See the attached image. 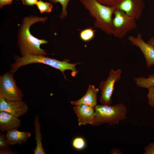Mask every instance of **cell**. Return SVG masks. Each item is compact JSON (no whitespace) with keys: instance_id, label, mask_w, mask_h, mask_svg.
Wrapping results in <instances>:
<instances>
[{"instance_id":"obj_19","label":"cell","mask_w":154,"mask_h":154,"mask_svg":"<svg viewBox=\"0 0 154 154\" xmlns=\"http://www.w3.org/2000/svg\"><path fill=\"white\" fill-rule=\"evenodd\" d=\"M36 5L41 13H50L52 12L53 8V5L51 3L44 2L41 0H39Z\"/></svg>"},{"instance_id":"obj_17","label":"cell","mask_w":154,"mask_h":154,"mask_svg":"<svg viewBox=\"0 0 154 154\" xmlns=\"http://www.w3.org/2000/svg\"><path fill=\"white\" fill-rule=\"evenodd\" d=\"M96 30L92 27L82 30L80 33V37L84 42H88L92 39L95 36Z\"/></svg>"},{"instance_id":"obj_4","label":"cell","mask_w":154,"mask_h":154,"mask_svg":"<svg viewBox=\"0 0 154 154\" xmlns=\"http://www.w3.org/2000/svg\"><path fill=\"white\" fill-rule=\"evenodd\" d=\"M94 110L95 118L93 125L104 123L113 125L118 124L120 121L127 118V107L122 103L113 106L97 105Z\"/></svg>"},{"instance_id":"obj_22","label":"cell","mask_w":154,"mask_h":154,"mask_svg":"<svg viewBox=\"0 0 154 154\" xmlns=\"http://www.w3.org/2000/svg\"><path fill=\"white\" fill-rule=\"evenodd\" d=\"M147 89L148 90L147 95L148 104L154 108V86H152Z\"/></svg>"},{"instance_id":"obj_23","label":"cell","mask_w":154,"mask_h":154,"mask_svg":"<svg viewBox=\"0 0 154 154\" xmlns=\"http://www.w3.org/2000/svg\"><path fill=\"white\" fill-rule=\"evenodd\" d=\"M11 145L5 135L1 133H0V150H2L9 147Z\"/></svg>"},{"instance_id":"obj_26","label":"cell","mask_w":154,"mask_h":154,"mask_svg":"<svg viewBox=\"0 0 154 154\" xmlns=\"http://www.w3.org/2000/svg\"><path fill=\"white\" fill-rule=\"evenodd\" d=\"M0 154H16L17 152L12 151L9 147L0 150Z\"/></svg>"},{"instance_id":"obj_16","label":"cell","mask_w":154,"mask_h":154,"mask_svg":"<svg viewBox=\"0 0 154 154\" xmlns=\"http://www.w3.org/2000/svg\"><path fill=\"white\" fill-rule=\"evenodd\" d=\"M133 80L137 86L147 89L154 86V72L149 75L147 78L139 76L134 78Z\"/></svg>"},{"instance_id":"obj_11","label":"cell","mask_w":154,"mask_h":154,"mask_svg":"<svg viewBox=\"0 0 154 154\" xmlns=\"http://www.w3.org/2000/svg\"><path fill=\"white\" fill-rule=\"evenodd\" d=\"M94 110L86 105L75 106L73 110L78 117V125H93L95 118Z\"/></svg>"},{"instance_id":"obj_2","label":"cell","mask_w":154,"mask_h":154,"mask_svg":"<svg viewBox=\"0 0 154 154\" xmlns=\"http://www.w3.org/2000/svg\"><path fill=\"white\" fill-rule=\"evenodd\" d=\"M95 19L94 26L108 35H113L112 15L116 7L103 5L96 0H80Z\"/></svg>"},{"instance_id":"obj_1","label":"cell","mask_w":154,"mask_h":154,"mask_svg":"<svg viewBox=\"0 0 154 154\" xmlns=\"http://www.w3.org/2000/svg\"><path fill=\"white\" fill-rule=\"evenodd\" d=\"M47 17H39L30 15L25 17L19 27L18 34V43L22 56L29 55L46 56V51L40 48L41 44L48 42L44 39H40L34 37L30 31L31 26L37 22L44 23Z\"/></svg>"},{"instance_id":"obj_3","label":"cell","mask_w":154,"mask_h":154,"mask_svg":"<svg viewBox=\"0 0 154 154\" xmlns=\"http://www.w3.org/2000/svg\"><path fill=\"white\" fill-rule=\"evenodd\" d=\"M14 59L15 63L12 64L11 66L10 71L11 73L15 72L19 68L23 66L32 63H40L59 70L62 72L66 79L64 71L67 70H71L72 76L74 77L78 72L76 69V66L81 63L80 62L70 63L68 59H65L63 61H60L42 55H29L22 57L15 55Z\"/></svg>"},{"instance_id":"obj_6","label":"cell","mask_w":154,"mask_h":154,"mask_svg":"<svg viewBox=\"0 0 154 154\" xmlns=\"http://www.w3.org/2000/svg\"><path fill=\"white\" fill-rule=\"evenodd\" d=\"M23 96L12 73L6 72L0 76V98L13 101H21Z\"/></svg>"},{"instance_id":"obj_28","label":"cell","mask_w":154,"mask_h":154,"mask_svg":"<svg viewBox=\"0 0 154 154\" xmlns=\"http://www.w3.org/2000/svg\"><path fill=\"white\" fill-rule=\"evenodd\" d=\"M111 154H122V152L121 150L117 148H113L110 151Z\"/></svg>"},{"instance_id":"obj_8","label":"cell","mask_w":154,"mask_h":154,"mask_svg":"<svg viewBox=\"0 0 154 154\" xmlns=\"http://www.w3.org/2000/svg\"><path fill=\"white\" fill-rule=\"evenodd\" d=\"M128 40L133 45L139 48L145 58L147 68L154 65V47L145 42L141 33L138 34L136 37L129 35Z\"/></svg>"},{"instance_id":"obj_24","label":"cell","mask_w":154,"mask_h":154,"mask_svg":"<svg viewBox=\"0 0 154 154\" xmlns=\"http://www.w3.org/2000/svg\"><path fill=\"white\" fill-rule=\"evenodd\" d=\"M143 154H154V143H151L145 148Z\"/></svg>"},{"instance_id":"obj_14","label":"cell","mask_w":154,"mask_h":154,"mask_svg":"<svg viewBox=\"0 0 154 154\" xmlns=\"http://www.w3.org/2000/svg\"><path fill=\"white\" fill-rule=\"evenodd\" d=\"M6 135L11 145L18 144L21 145L26 142L31 136L28 132L21 131L18 129H14L7 131Z\"/></svg>"},{"instance_id":"obj_7","label":"cell","mask_w":154,"mask_h":154,"mask_svg":"<svg viewBox=\"0 0 154 154\" xmlns=\"http://www.w3.org/2000/svg\"><path fill=\"white\" fill-rule=\"evenodd\" d=\"M121 73V70L120 68L116 70L112 69L109 72L107 79L101 82L100 88L101 91V96L100 102L102 104H111L114 85L116 82L120 80Z\"/></svg>"},{"instance_id":"obj_10","label":"cell","mask_w":154,"mask_h":154,"mask_svg":"<svg viewBox=\"0 0 154 154\" xmlns=\"http://www.w3.org/2000/svg\"><path fill=\"white\" fill-rule=\"evenodd\" d=\"M145 7L143 0H124L116 8L135 20H138L143 13Z\"/></svg>"},{"instance_id":"obj_27","label":"cell","mask_w":154,"mask_h":154,"mask_svg":"<svg viewBox=\"0 0 154 154\" xmlns=\"http://www.w3.org/2000/svg\"><path fill=\"white\" fill-rule=\"evenodd\" d=\"M13 0H0V8H2L5 5H11L12 3ZM18 1V0H17Z\"/></svg>"},{"instance_id":"obj_9","label":"cell","mask_w":154,"mask_h":154,"mask_svg":"<svg viewBox=\"0 0 154 154\" xmlns=\"http://www.w3.org/2000/svg\"><path fill=\"white\" fill-rule=\"evenodd\" d=\"M29 110L26 103L22 101H13L0 98V111H4L19 117Z\"/></svg>"},{"instance_id":"obj_12","label":"cell","mask_w":154,"mask_h":154,"mask_svg":"<svg viewBox=\"0 0 154 154\" xmlns=\"http://www.w3.org/2000/svg\"><path fill=\"white\" fill-rule=\"evenodd\" d=\"M18 117L4 111H0V130L7 131L18 129L21 124Z\"/></svg>"},{"instance_id":"obj_29","label":"cell","mask_w":154,"mask_h":154,"mask_svg":"<svg viewBox=\"0 0 154 154\" xmlns=\"http://www.w3.org/2000/svg\"><path fill=\"white\" fill-rule=\"evenodd\" d=\"M147 43L153 46L154 47V37L151 38Z\"/></svg>"},{"instance_id":"obj_18","label":"cell","mask_w":154,"mask_h":154,"mask_svg":"<svg viewBox=\"0 0 154 154\" xmlns=\"http://www.w3.org/2000/svg\"><path fill=\"white\" fill-rule=\"evenodd\" d=\"M52 3L55 4L57 3H60L62 6V11L59 17L63 19L68 15L67 7L69 2L72 0H49Z\"/></svg>"},{"instance_id":"obj_20","label":"cell","mask_w":154,"mask_h":154,"mask_svg":"<svg viewBox=\"0 0 154 154\" xmlns=\"http://www.w3.org/2000/svg\"><path fill=\"white\" fill-rule=\"evenodd\" d=\"M72 145L75 149L81 150L84 148L86 143L84 139L82 137H77L75 138L72 141Z\"/></svg>"},{"instance_id":"obj_21","label":"cell","mask_w":154,"mask_h":154,"mask_svg":"<svg viewBox=\"0 0 154 154\" xmlns=\"http://www.w3.org/2000/svg\"><path fill=\"white\" fill-rule=\"evenodd\" d=\"M102 4L110 7H116L124 0H96Z\"/></svg>"},{"instance_id":"obj_25","label":"cell","mask_w":154,"mask_h":154,"mask_svg":"<svg viewBox=\"0 0 154 154\" xmlns=\"http://www.w3.org/2000/svg\"><path fill=\"white\" fill-rule=\"evenodd\" d=\"M22 3L25 5L33 6L36 5L39 0H21Z\"/></svg>"},{"instance_id":"obj_5","label":"cell","mask_w":154,"mask_h":154,"mask_svg":"<svg viewBox=\"0 0 154 154\" xmlns=\"http://www.w3.org/2000/svg\"><path fill=\"white\" fill-rule=\"evenodd\" d=\"M114 15L112 20L113 35L116 38H122L137 28L135 20L123 11L116 8Z\"/></svg>"},{"instance_id":"obj_15","label":"cell","mask_w":154,"mask_h":154,"mask_svg":"<svg viewBox=\"0 0 154 154\" xmlns=\"http://www.w3.org/2000/svg\"><path fill=\"white\" fill-rule=\"evenodd\" d=\"M34 124L35 126V139L36 142V146L34 150V154H45L46 153L42 145V136L41 133L40 121L37 116H35Z\"/></svg>"},{"instance_id":"obj_13","label":"cell","mask_w":154,"mask_h":154,"mask_svg":"<svg viewBox=\"0 0 154 154\" xmlns=\"http://www.w3.org/2000/svg\"><path fill=\"white\" fill-rule=\"evenodd\" d=\"M99 91V89L96 88L94 86L90 84L85 94L79 100L72 101L71 103L75 106L86 105L94 109L97 105V94Z\"/></svg>"}]
</instances>
